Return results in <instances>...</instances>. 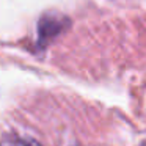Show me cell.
<instances>
[{
	"instance_id": "obj_2",
	"label": "cell",
	"mask_w": 146,
	"mask_h": 146,
	"mask_svg": "<svg viewBox=\"0 0 146 146\" xmlns=\"http://www.w3.org/2000/svg\"><path fill=\"white\" fill-rule=\"evenodd\" d=\"M0 146H41L33 138H22V137H11L0 143Z\"/></svg>"
},
{
	"instance_id": "obj_1",
	"label": "cell",
	"mask_w": 146,
	"mask_h": 146,
	"mask_svg": "<svg viewBox=\"0 0 146 146\" xmlns=\"http://www.w3.org/2000/svg\"><path fill=\"white\" fill-rule=\"evenodd\" d=\"M69 21L64 16L57 13H47L39 19L38 22V44L44 47L46 44L57 38L64 29H66Z\"/></svg>"
},
{
	"instance_id": "obj_3",
	"label": "cell",
	"mask_w": 146,
	"mask_h": 146,
	"mask_svg": "<svg viewBox=\"0 0 146 146\" xmlns=\"http://www.w3.org/2000/svg\"><path fill=\"white\" fill-rule=\"evenodd\" d=\"M141 146H146V143H143V145H141Z\"/></svg>"
}]
</instances>
